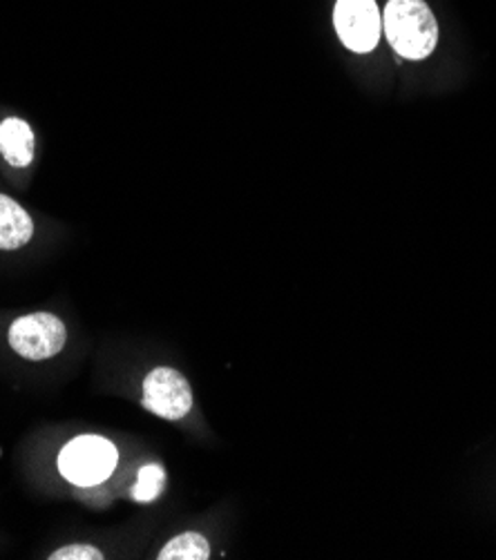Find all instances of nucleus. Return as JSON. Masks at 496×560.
I'll return each instance as SVG.
<instances>
[{"label":"nucleus","mask_w":496,"mask_h":560,"mask_svg":"<svg viewBox=\"0 0 496 560\" xmlns=\"http://www.w3.org/2000/svg\"><path fill=\"white\" fill-rule=\"evenodd\" d=\"M119 454L117 446L101 435H79L59 454L61 476L77 487H94L113 476Z\"/></svg>","instance_id":"2"},{"label":"nucleus","mask_w":496,"mask_h":560,"mask_svg":"<svg viewBox=\"0 0 496 560\" xmlns=\"http://www.w3.org/2000/svg\"><path fill=\"white\" fill-rule=\"evenodd\" d=\"M36 137L32 126L21 117L0 121V154L14 167H27L34 161Z\"/></svg>","instance_id":"7"},{"label":"nucleus","mask_w":496,"mask_h":560,"mask_svg":"<svg viewBox=\"0 0 496 560\" xmlns=\"http://www.w3.org/2000/svg\"><path fill=\"white\" fill-rule=\"evenodd\" d=\"M143 407L163 420L177 422L193 409V388L180 371L157 366L143 380Z\"/></svg>","instance_id":"4"},{"label":"nucleus","mask_w":496,"mask_h":560,"mask_svg":"<svg viewBox=\"0 0 496 560\" xmlns=\"http://www.w3.org/2000/svg\"><path fill=\"white\" fill-rule=\"evenodd\" d=\"M334 23L338 36L351 51H371L380 40L382 19L373 0H338Z\"/></svg>","instance_id":"5"},{"label":"nucleus","mask_w":496,"mask_h":560,"mask_svg":"<svg viewBox=\"0 0 496 560\" xmlns=\"http://www.w3.org/2000/svg\"><path fill=\"white\" fill-rule=\"evenodd\" d=\"M382 27L392 47L410 61H420L438 43V23L425 0H390Z\"/></svg>","instance_id":"1"},{"label":"nucleus","mask_w":496,"mask_h":560,"mask_svg":"<svg viewBox=\"0 0 496 560\" xmlns=\"http://www.w3.org/2000/svg\"><path fill=\"white\" fill-rule=\"evenodd\" d=\"M8 342L16 355L32 362H43L57 358L66 342L68 328L54 313H30L12 322Z\"/></svg>","instance_id":"3"},{"label":"nucleus","mask_w":496,"mask_h":560,"mask_svg":"<svg viewBox=\"0 0 496 560\" xmlns=\"http://www.w3.org/2000/svg\"><path fill=\"white\" fill-rule=\"evenodd\" d=\"M47 558L49 560H103L105 556L94 545L74 542V545H66L57 551H51V556H47Z\"/></svg>","instance_id":"10"},{"label":"nucleus","mask_w":496,"mask_h":560,"mask_svg":"<svg viewBox=\"0 0 496 560\" xmlns=\"http://www.w3.org/2000/svg\"><path fill=\"white\" fill-rule=\"evenodd\" d=\"M34 237L30 212L12 197L0 195V250H21Z\"/></svg>","instance_id":"6"},{"label":"nucleus","mask_w":496,"mask_h":560,"mask_svg":"<svg viewBox=\"0 0 496 560\" xmlns=\"http://www.w3.org/2000/svg\"><path fill=\"white\" fill-rule=\"evenodd\" d=\"M157 558L159 560H206L210 558V545L201 534L186 532L175 536L159 551Z\"/></svg>","instance_id":"8"},{"label":"nucleus","mask_w":496,"mask_h":560,"mask_svg":"<svg viewBox=\"0 0 496 560\" xmlns=\"http://www.w3.org/2000/svg\"><path fill=\"white\" fill-rule=\"evenodd\" d=\"M165 471L161 465H148L139 471L137 485L132 487V498L137 502H152L163 491Z\"/></svg>","instance_id":"9"}]
</instances>
